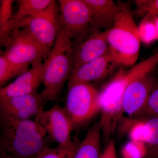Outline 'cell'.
Here are the masks:
<instances>
[{"label":"cell","mask_w":158,"mask_h":158,"mask_svg":"<svg viewBox=\"0 0 158 158\" xmlns=\"http://www.w3.org/2000/svg\"><path fill=\"white\" fill-rule=\"evenodd\" d=\"M74 45V62L73 73L85 63L110 52L106 31L91 32L82 41Z\"/></svg>","instance_id":"obj_12"},{"label":"cell","mask_w":158,"mask_h":158,"mask_svg":"<svg viewBox=\"0 0 158 158\" xmlns=\"http://www.w3.org/2000/svg\"><path fill=\"white\" fill-rule=\"evenodd\" d=\"M135 2L142 12L158 16V0H136Z\"/></svg>","instance_id":"obj_23"},{"label":"cell","mask_w":158,"mask_h":158,"mask_svg":"<svg viewBox=\"0 0 158 158\" xmlns=\"http://www.w3.org/2000/svg\"><path fill=\"white\" fill-rule=\"evenodd\" d=\"M0 158H7L6 156L4 155L3 154L0 153Z\"/></svg>","instance_id":"obj_25"},{"label":"cell","mask_w":158,"mask_h":158,"mask_svg":"<svg viewBox=\"0 0 158 158\" xmlns=\"http://www.w3.org/2000/svg\"><path fill=\"white\" fill-rule=\"evenodd\" d=\"M120 65L111 52L85 63L72 74L69 81L91 84L102 81L112 75Z\"/></svg>","instance_id":"obj_11"},{"label":"cell","mask_w":158,"mask_h":158,"mask_svg":"<svg viewBox=\"0 0 158 158\" xmlns=\"http://www.w3.org/2000/svg\"><path fill=\"white\" fill-rule=\"evenodd\" d=\"M60 11L56 1L43 11L23 21L18 28L27 27L46 48L51 50L60 31Z\"/></svg>","instance_id":"obj_7"},{"label":"cell","mask_w":158,"mask_h":158,"mask_svg":"<svg viewBox=\"0 0 158 158\" xmlns=\"http://www.w3.org/2000/svg\"><path fill=\"white\" fill-rule=\"evenodd\" d=\"M153 117H158V84L152 91L141 114L138 118L134 119H144Z\"/></svg>","instance_id":"obj_21"},{"label":"cell","mask_w":158,"mask_h":158,"mask_svg":"<svg viewBox=\"0 0 158 158\" xmlns=\"http://www.w3.org/2000/svg\"><path fill=\"white\" fill-rule=\"evenodd\" d=\"M102 127L99 120L89 128L85 138L80 141L73 158H101Z\"/></svg>","instance_id":"obj_15"},{"label":"cell","mask_w":158,"mask_h":158,"mask_svg":"<svg viewBox=\"0 0 158 158\" xmlns=\"http://www.w3.org/2000/svg\"><path fill=\"white\" fill-rule=\"evenodd\" d=\"M150 73L131 82L126 88L122 102L123 114L135 119L145 107L150 94L157 85Z\"/></svg>","instance_id":"obj_9"},{"label":"cell","mask_w":158,"mask_h":158,"mask_svg":"<svg viewBox=\"0 0 158 158\" xmlns=\"http://www.w3.org/2000/svg\"><path fill=\"white\" fill-rule=\"evenodd\" d=\"M30 65H22L11 62L1 54L0 86L2 87L9 80L19 76L29 69Z\"/></svg>","instance_id":"obj_19"},{"label":"cell","mask_w":158,"mask_h":158,"mask_svg":"<svg viewBox=\"0 0 158 158\" xmlns=\"http://www.w3.org/2000/svg\"><path fill=\"white\" fill-rule=\"evenodd\" d=\"M47 102L38 92L12 97H0V112L18 119L28 120L44 110Z\"/></svg>","instance_id":"obj_10"},{"label":"cell","mask_w":158,"mask_h":158,"mask_svg":"<svg viewBox=\"0 0 158 158\" xmlns=\"http://www.w3.org/2000/svg\"><path fill=\"white\" fill-rule=\"evenodd\" d=\"M53 0H19L18 9L13 15L11 21V31L18 28L19 26L24 20L45 9Z\"/></svg>","instance_id":"obj_16"},{"label":"cell","mask_w":158,"mask_h":158,"mask_svg":"<svg viewBox=\"0 0 158 158\" xmlns=\"http://www.w3.org/2000/svg\"><path fill=\"white\" fill-rule=\"evenodd\" d=\"M143 119L145 126L144 143L146 158H158V117Z\"/></svg>","instance_id":"obj_17"},{"label":"cell","mask_w":158,"mask_h":158,"mask_svg":"<svg viewBox=\"0 0 158 158\" xmlns=\"http://www.w3.org/2000/svg\"><path fill=\"white\" fill-rule=\"evenodd\" d=\"M149 19V16L147 15L138 27L141 41L145 43L151 41L156 35V24L152 23Z\"/></svg>","instance_id":"obj_22"},{"label":"cell","mask_w":158,"mask_h":158,"mask_svg":"<svg viewBox=\"0 0 158 158\" xmlns=\"http://www.w3.org/2000/svg\"><path fill=\"white\" fill-rule=\"evenodd\" d=\"M80 141L79 140L76 145L72 148H67L60 145L53 148H47L36 158H73Z\"/></svg>","instance_id":"obj_20"},{"label":"cell","mask_w":158,"mask_h":158,"mask_svg":"<svg viewBox=\"0 0 158 158\" xmlns=\"http://www.w3.org/2000/svg\"><path fill=\"white\" fill-rule=\"evenodd\" d=\"M43 64L38 62L32 65L24 73L6 87L0 89V97H12L28 95L38 92L43 83Z\"/></svg>","instance_id":"obj_13"},{"label":"cell","mask_w":158,"mask_h":158,"mask_svg":"<svg viewBox=\"0 0 158 158\" xmlns=\"http://www.w3.org/2000/svg\"><path fill=\"white\" fill-rule=\"evenodd\" d=\"M74 45L71 34L61 25L53 46L43 63V83L40 94L48 102H56L64 84L73 73Z\"/></svg>","instance_id":"obj_2"},{"label":"cell","mask_w":158,"mask_h":158,"mask_svg":"<svg viewBox=\"0 0 158 158\" xmlns=\"http://www.w3.org/2000/svg\"><path fill=\"white\" fill-rule=\"evenodd\" d=\"M60 23L71 34L74 44L90 34L91 13L84 0H59Z\"/></svg>","instance_id":"obj_8"},{"label":"cell","mask_w":158,"mask_h":158,"mask_svg":"<svg viewBox=\"0 0 158 158\" xmlns=\"http://www.w3.org/2000/svg\"><path fill=\"white\" fill-rule=\"evenodd\" d=\"M35 120L44 128L51 140L58 145L72 148L79 140L72 138L73 130L72 122L65 107L55 105L49 110H43Z\"/></svg>","instance_id":"obj_6"},{"label":"cell","mask_w":158,"mask_h":158,"mask_svg":"<svg viewBox=\"0 0 158 158\" xmlns=\"http://www.w3.org/2000/svg\"><path fill=\"white\" fill-rule=\"evenodd\" d=\"M13 0L0 1V43L6 46L12 33L11 21L13 17Z\"/></svg>","instance_id":"obj_18"},{"label":"cell","mask_w":158,"mask_h":158,"mask_svg":"<svg viewBox=\"0 0 158 158\" xmlns=\"http://www.w3.org/2000/svg\"><path fill=\"white\" fill-rule=\"evenodd\" d=\"M47 133L37 121L0 112V153L7 158H36L49 147Z\"/></svg>","instance_id":"obj_1"},{"label":"cell","mask_w":158,"mask_h":158,"mask_svg":"<svg viewBox=\"0 0 158 158\" xmlns=\"http://www.w3.org/2000/svg\"><path fill=\"white\" fill-rule=\"evenodd\" d=\"M91 13L90 33L107 31L113 27L118 12V4L113 0H84Z\"/></svg>","instance_id":"obj_14"},{"label":"cell","mask_w":158,"mask_h":158,"mask_svg":"<svg viewBox=\"0 0 158 158\" xmlns=\"http://www.w3.org/2000/svg\"><path fill=\"white\" fill-rule=\"evenodd\" d=\"M112 28L106 31L110 52L120 65L130 67L138 59L141 42L129 5L120 2Z\"/></svg>","instance_id":"obj_3"},{"label":"cell","mask_w":158,"mask_h":158,"mask_svg":"<svg viewBox=\"0 0 158 158\" xmlns=\"http://www.w3.org/2000/svg\"><path fill=\"white\" fill-rule=\"evenodd\" d=\"M101 158H117L115 142L110 140L106 144Z\"/></svg>","instance_id":"obj_24"},{"label":"cell","mask_w":158,"mask_h":158,"mask_svg":"<svg viewBox=\"0 0 158 158\" xmlns=\"http://www.w3.org/2000/svg\"><path fill=\"white\" fill-rule=\"evenodd\" d=\"M2 55L11 62L22 65H34L42 62L51 50L42 45L28 29L13 30Z\"/></svg>","instance_id":"obj_5"},{"label":"cell","mask_w":158,"mask_h":158,"mask_svg":"<svg viewBox=\"0 0 158 158\" xmlns=\"http://www.w3.org/2000/svg\"><path fill=\"white\" fill-rule=\"evenodd\" d=\"M99 90L91 84L69 81L65 108L73 129L86 124L99 113Z\"/></svg>","instance_id":"obj_4"}]
</instances>
